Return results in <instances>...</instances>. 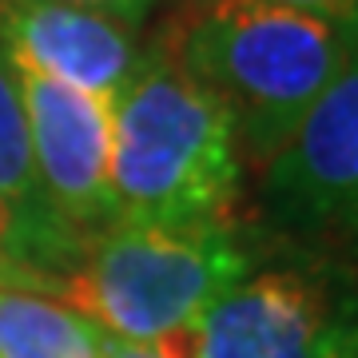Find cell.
<instances>
[{
	"label": "cell",
	"mask_w": 358,
	"mask_h": 358,
	"mask_svg": "<svg viewBox=\"0 0 358 358\" xmlns=\"http://www.w3.org/2000/svg\"><path fill=\"white\" fill-rule=\"evenodd\" d=\"M0 287H16V291H40L56 294V282L40 271L36 251L20 219L0 203Z\"/></svg>",
	"instance_id": "obj_10"
},
{
	"label": "cell",
	"mask_w": 358,
	"mask_h": 358,
	"mask_svg": "<svg viewBox=\"0 0 358 358\" xmlns=\"http://www.w3.org/2000/svg\"><path fill=\"white\" fill-rule=\"evenodd\" d=\"M355 40L358 24L267 0H207L167 52L227 108L239 155L267 167L343 72Z\"/></svg>",
	"instance_id": "obj_1"
},
{
	"label": "cell",
	"mask_w": 358,
	"mask_h": 358,
	"mask_svg": "<svg viewBox=\"0 0 358 358\" xmlns=\"http://www.w3.org/2000/svg\"><path fill=\"white\" fill-rule=\"evenodd\" d=\"M247 275L251 251L227 223L120 219L88 247L56 299L88 315L108 338L155 343L192 331Z\"/></svg>",
	"instance_id": "obj_3"
},
{
	"label": "cell",
	"mask_w": 358,
	"mask_h": 358,
	"mask_svg": "<svg viewBox=\"0 0 358 358\" xmlns=\"http://www.w3.org/2000/svg\"><path fill=\"white\" fill-rule=\"evenodd\" d=\"M0 52L13 68L112 103L148 56L136 40V24L128 20L16 0H0Z\"/></svg>",
	"instance_id": "obj_7"
},
{
	"label": "cell",
	"mask_w": 358,
	"mask_h": 358,
	"mask_svg": "<svg viewBox=\"0 0 358 358\" xmlns=\"http://www.w3.org/2000/svg\"><path fill=\"white\" fill-rule=\"evenodd\" d=\"M263 203L294 235L358 247V40L331 88L263 167Z\"/></svg>",
	"instance_id": "obj_5"
},
{
	"label": "cell",
	"mask_w": 358,
	"mask_h": 358,
	"mask_svg": "<svg viewBox=\"0 0 358 358\" xmlns=\"http://www.w3.org/2000/svg\"><path fill=\"white\" fill-rule=\"evenodd\" d=\"M243 187L227 108L167 48L148 52L112 103V192L120 219L223 223Z\"/></svg>",
	"instance_id": "obj_2"
},
{
	"label": "cell",
	"mask_w": 358,
	"mask_h": 358,
	"mask_svg": "<svg viewBox=\"0 0 358 358\" xmlns=\"http://www.w3.org/2000/svg\"><path fill=\"white\" fill-rule=\"evenodd\" d=\"M192 358H358V287L322 271H259L187 331Z\"/></svg>",
	"instance_id": "obj_4"
},
{
	"label": "cell",
	"mask_w": 358,
	"mask_h": 358,
	"mask_svg": "<svg viewBox=\"0 0 358 358\" xmlns=\"http://www.w3.org/2000/svg\"><path fill=\"white\" fill-rule=\"evenodd\" d=\"M16 4H64V8H88V13H103L115 20L140 24L143 16L152 13L155 0H16Z\"/></svg>",
	"instance_id": "obj_12"
},
{
	"label": "cell",
	"mask_w": 358,
	"mask_h": 358,
	"mask_svg": "<svg viewBox=\"0 0 358 358\" xmlns=\"http://www.w3.org/2000/svg\"><path fill=\"white\" fill-rule=\"evenodd\" d=\"M267 4H282L294 13H310V16H327L338 24H358V0H267Z\"/></svg>",
	"instance_id": "obj_13"
},
{
	"label": "cell",
	"mask_w": 358,
	"mask_h": 358,
	"mask_svg": "<svg viewBox=\"0 0 358 358\" xmlns=\"http://www.w3.org/2000/svg\"><path fill=\"white\" fill-rule=\"evenodd\" d=\"M108 334L56 294L0 287V358H103Z\"/></svg>",
	"instance_id": "obj_9"
},
{
	"label": "cell",
	"mask_w": 358,
	"mask_h": 358,
	"mask_svg": "<svg viewBox=\"0 0 358 358\" xmlns=\"http://www.w3.org/2000/svg\"><path fill=\"white\" fill-rule=\"evenodd\" d=\"M103 358H192L187 331L171 334V338H155V343H124V338H108Z\"/></svg>",
	"instance_id": "obj_11"
},
{
	"label": "cell",
	"mask_w": 358,
	"mask_h": 358,
	"mask_svg": "<svg viewBox=\"0 0 358 358\" xmlns=\"http://www.w3.org/2000/svg\"><path fill=\"white\" fill-rule=\"evenodd\" d=\"M40 192L84 247L120 223L112 192V100L13 68Z\"/></svg>",
	"instance_id": "obj_6"
},
{
	"label": "cell",
	"mask_w": 358,
	"mask_h": 358,
	"mask_svg": "<svg viewBox=\"0 0 358 358\" xmlns=\"http://www.w3.org/2000/svg\"><path fill=\"white\" fill-rule=\"evenodd\" d=\"M0 203L20 219V227L32 239L40 271L60 291V282L84 263L88 247L60 223V215L52 211L44 192H40L36 164H32V143H28L24 103H20L16 72L4 52H0Z\"/></svg>",
	"instance_id": "obj_8"
}]
</instances>
